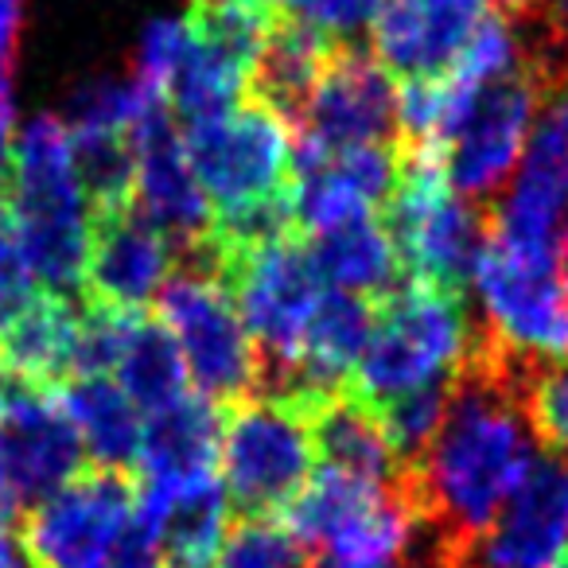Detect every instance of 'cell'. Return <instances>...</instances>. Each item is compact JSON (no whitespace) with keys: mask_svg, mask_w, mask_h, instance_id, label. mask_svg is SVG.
I'll list each match as a JSON object with an SVG mask.
<instances>
[{"mask_svg":"<svg viewBox=\"0 0 568 568\" xmlns=\"http://www.w3.org/2000/svg\"><path fill=\"white\" fill-rule=\"evenodd\" d=\"M537 366L541 363L495 347L475 320L471 351L452 382L440 433L420 464L397 483L413 529L436 537L459 557H471L534 467L537 436L526 413V389Z\"/></svg>","mask_w":568,"mask_h":568,"instance_id":"1","label":"cell"},{"mask_svg":"<svg viewBox=\"0 0 568 568\" xmlns=\"http://www.w3.org/2000/svg\"><path fill=\"white\" fill-rule=\"evenodd\" d=\"M4 206L48 293L67 296V301L82 293L90 211L79 175H74L71 129L51 113L28 121L9 149Z\"/></svg>","mask_w":568,"mask_h":568,"instance_id":"2","label":"cell"},{"mask_svg":"<svg viewBox=\"0 0 568 568\" xmlns=\"http://www.w3.org/2000/svg\"><path fill=\"white\" fill-rule=\"evenodd\" d=\"M475 339L464 293L425 281H402L374 304V332L347 382V394L382 409L394 397L428 382L452 378Z\"/></svg>","mask_w":568,"mask_h":568,"instance_id":"3","label":"cell"},{"mask_svg":"<svg viewBox=\"0 0 568 568\" xmlns=\"http://www.w3.org/2000/svg\"><path fill=\"white\" fill-rule=\"evenodd\" d=\"M219 276L226 281L237 320L257 351V397H288L304 324L324 296V281L312 265L301 230L268 237L250 250L219 253Z\"/></svg>","mask_w":568,"mask_h":568,"instance_id":"4","label":"cell"},{"mask_svg":"<svg viewBox=\"0 0 568 568\" xmlns=\"http://www.w3.org/2000/svg\"><path fill=\"white\" fill-rule=\"evenodd\" d=\"M180 136L214 226L293 203V133L257 102L245 98L234 113L187 125Z\"/></svg>","mask_w":568,"mask_h":568,"instance_id":"5","label":"cell"},{"mask_svg":"<svg viewBox=\"0 0 568 568\" xmlns=\"http://www.w3.org/2000/svg\"><path fill=\"white\" fill-rule=\"evenodd\" d=\"M219 464L237 518H276L316 471L308 409L284 397H250L222 409Z\"/></svg>","mask_w":568,"mask_h":568,"instance_id":"6","label":"cell"},{"mask_svg":"<svg viewBox=\"0 0 568 568\" xmlns=\"http://www.w3.org/2000/svg\"><path fill=\"white\" fill-rule=\"evenodd\" d=\"M160 324L180 347L195 394L219 409L250 402L261 389V363L250 332L237 320L230 288L206 268H172L160 288Z\"/></svg>","mask_w":568,"mask_h":568,"instance_id":"7","label":"cell"},{"mask_svg":"<svg viewBox=\"0 0 568 568\" xmlns=\"http://www.w3.org/2000/svg\"><path fill=\"white\" fill-rule=\"evenodd\" d=\"M479 327L495 347L526 363L568 358V288L560 276V253H521L487 237L475 261Z\"/></svg>","mask_w":568,"mask_h":568,"instance_id":"8","label":"cell"},{"mask_svg":"<svg viewBox=\"0 0 568 568\" xmlns=\"http://www.w3.org/2000/svg\"><path fill=\"white\" fill-rule=\"evenodd\" d=\"M545 82L526 55L503 74L467 98L444 141V172L456 195L490 206V195L510 183L521 141L541 105Z\"/></svg>","mask_w":568,"mask_h":568,"instance_id":"9","label":"cell"},{"mask_svg":"<svg viewBox=\"0 0 568 568\" xmlns=\"http://www.w3.org/2000/svg\"><path fill=\"white\" fill-rule=\"evenodd\" d=\"M136 149V191L133 206L168 237L175 268H206L214 273V214L199 187L183 152L180 125L168 98H149L133 125Z\"/></svg>","mask_w":568,"mask_h":568,"instance_id":"10","label":"cell"},{"mask_svg":"<svg viewBox=\"0 0 568 568\" xmlns=\"http://www.w3.org/2000/svg\"><path fill=\"white\" fill-rule=\"evenodd\" d=\"M136 510V475H74L20 518V545L32 568H102Z\"/></svg>","mask_w":568,"mask_h":568,"instance_id":"11","label":"cell"},{"mask_svg":"<svg viewBox=\"0 0 568 568\" xmlns=\"http://www.w3.org/2000/svg\"><path fill=\"white\" fill-rule=\"evenodd\" d=\"M568 214V87L541 94L529 125L526 160L490 206V237L521 253H560V219Z\"/></svg>","mask_w":568,"mask_h":568,"instance_id":"12","label":"cell"},{"mask_svg":"<svg viewBox=\"0 0 568 568\" xmlns=\"http://www.w3.org/2000/svg\"><path fill=\"white\" fill-rule=\"evenodd\" d=\"M293 141L316 152L371 149V144L397 149V90L386 67L371 51L339 43L320 74L301 125L293 129Z\"/></svg>","mask_w":568,"mask_h":568,"instance_id":"13","label":"cell"},{"mask_svg":"<svg viewBox=\"0 0 568 568\" xmlns=\"http://www.w3.org/2000/svg\"><path fill=\"white\" fill-rule=\"evenodd\" d=\"M0 456L4 471L17 490V503L32 510L48 495L63 490L74 475H82V440L74 433L71 417L55 394L9 382L4 413H0Z\"/></svg>","mask_w":568,"mask_h":568,"instance_id":"14","label":"cell"},{"mask_svg":"<svg viewBox=\"0 0 568 568\" xmlns=\"http://www.w3.org/2000/svg\"><path fill=\"white\" fill-rule=\"evenodd\" d=\"M172 268V245L136 206L90 214L87 273H82L87 304L113 312H149Z\"/></svg>","mask_w":568,"mask_h":568,"instance_id":"15","label":"cell"},{"mask_svg":"<svg viewBox=\"0 0 568 568\" xmlns=\"http://www.w3.org/2000/svg\"><path fill=\"white\" fill-rule=\"evenodd\" d=\"M568 541V459L529 467L510 503L467 557V568H552Z\"/></svg>","mask_w":568,"mask_h":568,"instance_id":"16","label":"cell"},{"mask_svg":"<svg viewBox=\"0 0 568 568\" xmlns=\"http://www.w3.org/2000/svg\"><path fill=\"white\" fill-rule=\"evenodd\" d=\"M487 0H386L374 20V59L389 79H444L467 48Z\"/></svg>","mask_w":568,"mask_h":568,"instance_id":"17","label":"cell"},{"mask_svg":"<svg viewBox=\"0 0 568 568\" xmlns=\"http://www.w3.org/2000/svg\"><path fill=\"white\" fill-rule=\"evenodd\" d=\"M222 444V409L199 394L152 413L141 433L136 503H164L175 490L214 479Z\"/></svg>","mask_w":568,"mask_h":568,"instance_id":"18","label":"cell"},{"mask_svg":"<svg viewBox=\"0 0 568 568\" xmlns=\"http://www.w3.org/2000/svg\"><path fill=\"white\" fill-rule=\"evenodd\" d=\"M371 332H374V301L355 293H339V288H324L316 312L304 324L293 386H288L284 402L312 405L320 397H332L339 389H347Z\"/></svg>","mask_w":568,"mask_h":568,"instance_id":"19","label":"cell"},{"mask_svg":"<svg viewBox=\"0 0 568 568\" xmlns=\"http://www.w3.org/2000/svg\"><path fill=\"white\" fill-rule=\"evenodd\" d=\"M335 48L339 43L320 36L316 28L281 12L273 32L265 36L257 51V63H253L250 82H245V98L268 110L273 118H281L293 133L301 125L304 110H308L312 94H316L320 74H324Z\"/></svg>","mask_w":568,"mask_h":568,"instance_id":"20","label":"cell"},{"mask_svg":"<svg viewBox=\"0 0 568 568\" xmlns=\"http://www.w3.org/2000/svg\"><path fill=\"white\" fill-rule=\"evenodd\" d=\"M79 312L67 296L40 293L0 332V374L20 386L55 394L71 382Z\"/></svg>","mask_w":568,"mask_h":568,"instance_id":"21","label":"cell"},{"mask_svg":"<svg viewBox=\"0 0 568 568\" xmlns=\"http://www.w3.org/2000/svg\"><path fill=\"white\" fill-rule=\"evenodd\" d=\"M312 425V444H316L320 467H335V471L351 475V479L374 483V487H397L402 471L389 452L386 428H382L378 413L355 394L339 389L332 397L304 405Z\"/></svg>","mask_w":568,"mask_h":568,"instance_id":"22","label":"cell"},{"mask_svg":"<svg viewBox=\"0 0 568 568\" xmlns=\"http://www.w3.org/2000/svg\"><path fill=\"white\" fill-rule=\"evenodd\" d=\"M55 402L71 417L82 452L94 459L102 471L136 475L141 459V409L129 402L110 378H71L55 389Z\"/></svg>","mask_w":568,"mask_h":568,"instance_id":"23","label":"cell"},{"mask_svg":"<svg viewBox=\"0 0 568 568\" xmlns=\"http://www.w3.org/2000/svg\"><path fill=\"white\" fill-rule=\"evenodd\" d=\"M308 253L320 281L339 293L366 296L374 304L405 281L397 250L378 219H358L327 230V234H312Z\"/></svg>","mask_w":568,"mask_h":568,"instance_id":"24","label":"cell"},{"mask_svg":"<svg viewBox=\"0 0 568 568\" xmlns=\"http://www.w3.org/2000/svg\"><path fill=\"white\" fill-rule=\"evenodd\" d=\"M118 389L136 405L141 413H160L175 405L187 394V371H183L180 347H175L172 332L149 312H136L129 320L125 343H121L118 366H113Z\"/></svg>","mask_w":568,"mask_h":568,"instance_id":"25","label":"cell"},{"mask_svg":"<svg viewBox=\"0 0 568 568\" xmlns=\"http://www.w3.org/2000/svg\"><path fill=\"white\" fill-rule=\"evenodd\" d=\"M71 152H74V175H79V187L90 214H110L133 206V191H136L133 133L71 129Z\"/></svg>","mask_w":568,"mask_h":568,"instance_id":"26","label":"cell"},{"mask_svg":"<svg viewBox=\"0 0 568 568\" xmlns=\"http://www.w3.org/2000/svg\"><path fill=\"white\" fill-rule=\"evenodd\" d=\"M312 557L276 518H237L222 537L214 568H308Z\"/></svg>","mask_w":568,"mask_h":568,"instance_id":"27","label":"cell"},{"mask_svg":"<svg viewBox=\"0 0 568 568\" xmlns=\"http://www.w3.org/2000/svg\"><path fill=\"white\" fill-rule=\"evenodd\" d=\"M514 32L545 90L568 87V0H537L534 9L514 20Z\"/></svg>","mask_w":568,"mask_h":568,"instance_id":"28","label":"cell"},{"mask_svg":"<svg viewBox=\"0 0 568 568\" xmlns=\"http://www.w3.org/2000/svg\"><path fill=\"white\" fill-rule=\"evenodd\" d=\"M526 413L537 444L549 448L557 459H568V358L537 366L529 374Z\"/></svg>","mask_w":568,"mask_h":568,"instance_id":"29","label":"cell"},{"mask_svg":"<svg viewBox=\"0 0 568 568\" xmlns=\"http://www.w3.org/2000/svg\"><path fill=\"white\" fill-rule=\"evenodd\" d=\"M284 17L316 28L332 43H351L358 32L374 28L386 0H273Z\"/></svg>","mask_w":568,"mask_h":568,"instance_id":"30","label":"cell"},{"mask_svg":"<svg viewBox=\"0 0 568 568\" xmlns=\"http://www.w3.org/2000/svg\"><path fill=\"white\" fill-rule=\"evenodd\" d=\"M183 48H187V28L180 20H156V24L144 28L141 51H136V82L152 94L164 98L168 82H172L175 67L183 59Z\"/></svg>","mask_w":568,"mask_h":568,"instance_id":"31","label":"cell"},{"mask_svg":"<svg viewBox=\"0 0 568 568\" xmlns=\"http://www.w3.org/2000/svg\"><path fill=\"white\" fill-rule=\"evenodd\" d=\"M36 281H40V276H36L32 261H28L24 242L17 237L12 222L4 219L0 222V332L40 296Z\"/></svg>","mask_w":568,"mask_h":568,"instance_id":"32","label":"cell"},{"mask_svg":"<svg viewBox=\"0 0 568 568\" xmlns=\"http://www.w3.org/2000/svg\"><path fill=\"white\" fill-rule=\"evenodd\" d=\"M102 568H160L156 534H152V529L144 526L141 518H136V510H133V521H129V529L121 534L118 549L110 552V560H105Z\"/></svg>","mask_w":568,"mask_h":568,"instance_id":"33","label":"cell"},{"mask_svg":"<svg viewBox=\"0 0 568 568\" xmlns=\"http://www.w3.org/2000/svg\"><path fill=\"white\" fill-rule=\"evenodd\" d=\"M20 28H24V0H0V79H12Z\"/></svg>","mask_w":568,"mask_h":568,"instance_id":"34","label":"cell"},{"mask_svg":"<svg viewBox=\"0 0 568 568\" xmlns=\"http://www.w3.org/2000/svg\"><path fill=\"white\" fill-rule=\"evenodd\" d=\"M0 568H32L20 537L12 534V526H0Z\"/></svg>","mask_w":568,"mask_h":568,"instance_id":"35","label":"cell"},{"mask_svg":"<svg viewBox=\"0 0 568 568\" xmlns=\"http://www.w3.org/2000/svg\"><path fill=\"white\" fill-rule=\"evenodd\" d=\"M534 4H537V0H490V9L503 12L506 20H518L521 12H529Z\"/></svg>","mask_w":568,"mask_h":568,"instance_id":"36","label":"cell"},{"mask_svg":"<svg viewBox=\"0 0 568 568\" xmlns=\"http://www.w3.org/2000/svg\"><path fill=\"white\" fill-rule=\"evenodd\" d=\"M4 394H9V378L0 374V413H4Z\"/></svg>","mask_w":568,"mask_h":568,"instance_id":"37","label":"cell"},{"mask_svg":"<svg viewBox=\"0 0 568 568\" xmlns=\"http://www.w3.org/2000/svg\"><path fill=\"white\" fill-rule=\"evenodd\" d=\"M552 568H568V557H565V560H557V565H552Z\"/></svg>","mask_w":568,"mask_h":568,"instance_id":"38","label":"cell"}]
</instances>
